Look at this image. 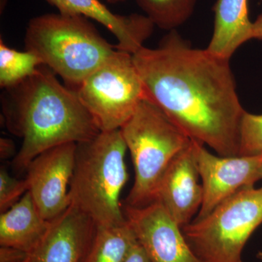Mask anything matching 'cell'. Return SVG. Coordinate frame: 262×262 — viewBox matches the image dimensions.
Segmentation results:
<instances>
[{
    "instance_id": "30bf717a",
    "label": "cell",
    "mask_w": 262,
    "mask_h": 262,
    "mask_svg": "<svg viewBox=\"0 0 262 262\" xmlns=\"http://www.w3.org/2000/svg\"><path fill=\"white\" fill-rule=\"evenodd\" d=\"M125 220L151 262H203L182 228L160 201L142 207L123 206Z\"/></svg>"
},
{
    "instance_id": "7c38bea8",
    "label": "cell",
    "mask_w": 262,
    "mask_h": 262,
    "mask_svg": "<svg viewBox=\"0 0 262 262\" xmlns=\"http://www.w3.org/2000/svg\"><path fill=\"white\" fill-rule=\"evenodd\" d=\"M96 224L75 206L51 221L47 233L29 254L30 262H83Z\"/></svg>"
},
{
    "instance_id": "ffe728a7",
    "label": "cell",
    "mask_w": 262,
    "mask_h": 262,
    "mask_svg": "<svg viewBox=\"0 0 262 262\" xmlns=\"http://www.w3.org/2000/svg\"><path fill=\"white\" fill-rule=\"evenodd\" d=\"M27 192L25 179H17L10 175L6 169L0 170V211L9 209Z\"/></svg>"
},
{
    "instance_id": "4316f807",
    "label": "cell",
    "mask_w": 262,
    "mask_h": 262,
    "mask_svg": "<svg viewBox=\"0 0 262 262\" xmlns=\"http://www.w3.org/2000/svg\"><path fill=\"white\" fill-rule=\"evenodd\" d=\"M257 258L258 259L261 260L262 261V251H259L257 254Z\"/></svg>"
},
{
    "instance_id": "5bb4252c",
    "label": "cell",
    "mask_w": 262,
    "mask_h": 262,
    "mask_svg": "<svg viewBox=\"0 0 262 262\" xmlns=\"http://www.w3.org/2000/svg\"><path fill=\"white\" fill-rule=\"evenodd\" d=\"M51 222L42 216L27 192L0 215V246L16 248L30 254L47 233Z\"/></svg>"
},
{
    "instance_id": "277c9868",
    "label": "cell",
    "mask_w": 262,
    "mask_h": 262,
    "mask_svg": "<svg viewBox=\"0 0 262 262\" xmlns=\"http://www.w3.org/2000/svg\"><path fill=\"white\" fill-rule=\"evenodd\" d=\"M25 48L72 91L117 51L89 18L61 13L33 18L26 31Z\"/></svg>"
},
{
    "instance_id": "44dd1931",
    "label": "cell",
    "mask_w": 262,
    "mask_h": 262,
    "mask_svg": "<svg viewBox=\"0 0 262 262\" xmlns=\"http://www.w3.org/2000/svg\"><path fill=\"white\" fill-rule=\"evenodd\" d=\"M29 256L20 250L6 246L0 247V262H22Z\"/></svg>"
},
{
    "instance_id": "7402d4cb",
    "label": "cell",
    "mask_w": 262,
    "mask_h": 262,
    "mask_svg": "<svg viewBox=\"0 0 262 262\" xmlns=\"http://www.w3.org/2000/svg\"><path fill=\"white\" fill-rule=\"evenodd\" d=\"M123 262H151L146 251L139 242H136L131 248Z\"/></svg>"
},
{
    "instance_id": "5b68a950",
    "label": "cell",
    "mask_w": 262,
    "mask_h": 262,
    "mask_svg": "<svg viewBox=\"0 0 262 262\" xmlns=\"http://www.w3.org/2000/svg\"><path fill=\"white\" fill-rule=\"evenodd\" d=\"M120 130L135 173L134 184L124 206H146L156 201L164 174L192 139L159 106L146 98Z\"/></svg>"
},
{
    "instance_id": "3957f363",
    "label": "cell",
    "mask_w": 262,
    "mask_h": 262,
    "mask_svg": "<svg viewBox=\"0 0 262 262\" xmlns=\"http://www.w3.org/2000/svg\"><path fill=\"white\" fill-rule=\"evenodd\" d=\"M127 151L120 129L101 131L91 140L77 144L70 206L87 215L96 225L126 222L120 195L128 179Z\"/></svg>"
},
{
    "instance_id": "e0dca14e",
    "label": "cell",
    "mask_w": 262,
    "mask_h": 262,
    "mask_svg": "<svg viewBox=\"0 0 262 262\" xmlns=\"http://www.w3.org/2000/svg\"><path fill=\"white\" fill-rule=\"evenodd\" d=\"M42 60L32 53L18 51L0 40V86L8 89L17 85L35 73Z\"/></svg>"
},
{
    "instance_id": "d4e9b609",
    "label": "cell",
    "mask_w": 262,
    "mask_h": 262,
    "mask_svg": "<svg viewBox=\"0 0 262 262\" xmlns=\"http://www.w3.org/2000/svg\"><path fill=\"white\" fill-rule=\"evenodd\" d=\"M7 2H8V0H0V11H1V13L4 11Z\"/></svg>"
},
{
    "instance_id": "52a82bcc",
    "label": "cell",
    "mask_w": 262,
    "mask_h": 262,
    "mask_svg": "<svg viewBox=\"0 0 262 262\" xmlns=\"http://www.w3.org/2000/svg\"><path fill=\"white\" fill-rule=\"evenodd\" d=\"M74 91L100 131L121 128L146 98L133 55L119 50Z\"/></svg>"
},
{
    "instance_id": "484cf974",
    "label": "cell",
    "mask_w": 262,
    "mask_h": 262,
    "mask_svg": "<svg viewBox=\"0 0 262 262\" xmlns=\"http://www.w3.org/2000/svg\"><path fill=\"white\" fill-rule=\"evenodd\" d=\"M107 1L111 3H119V2L124 1V0H107Z\"/></svg>"
},
{
    "instance_id": "d6986e66",
    "label": "cell",
    "mask_w": 262,
    "mask_h": 262,
    "mask_svg": "<svg viewBox=\"0 0 262 262\" xmlns=\"http://www.w3.org/2000/svg\"><path fill=\"white\" fill-rule=\"evenodd\" d=\"M238 155H262V115L245 112L239 126Z\"/></svg>"
},
{
    "instance_id": "9a60e30c",
    "label": "cell",
    "mask_w": 262,
    "mask_h": 262,
    "mask_svg": "<svg viewBox=\"0 0 262 262\" xmlns=\"http://www.w3.org/2000/svg\"><path fill=\"white\" fill-rule=\"evenodd\" d=\"M214 25L208 51L230 60L234 52L252 39L253 22L248 0H217L213 8Z\"/></svg>"
},
{
    "instance_id": "2e32d148",
    "label": "cell",
    "mask_w": 262,
    "mask_h": 262,
    "mask_svg": "<svg viewBox=\"0 0 262 262\" xmlns=\"http://www.w3.org/2000/svg\"><path fill=\"white\" fill-rule=\"evenodd\" d=\"M136 242L127 221L121 225H96L83 262H123Z\"/></svg>"
},
{
    "instance_id": "603a6c76",
    "label": "cell",
    "mask_w": 262,
    "mask_h": 262,
    "mask_svg": "<svg viewBox=\"0 0 262 262\" xmlns=\"http://www.w3.org/2000/svg\"><path fill=\"white\" fill-rule=\"evenodd\" d=\"M14 142L10 139L2 138L0 140V158L2 160H8L16 156Z\"/></svg>"
},
{
    "instance_id": "4fadbf2b",
    "label": "cell",
    "mask_w": 262,
    "mask_h": 262,
    "mask_svg": "<svg viewBox=\"0 0 262 262\" xmlns=\"http://www.w3.org/2000/svg\"><path fill=\"white\" fill-rule=\"evenodd\" d=\"M58 13L82 15L101 24L116 37L119 51L134 54L152 34L155 24L145 15L115 14L99 0H46Z\"/></svg>"
},
{
    "instance_id": "cb8c5ba5",
    "label": "cell",
    "mask_w": 262,
    "mask_h": 262,
    "mask_svg": "<svg viewBox=\"0 0 262 262\" xmlns=\"http://www.w3.org/2000/svg\"><path fill=\"white\" fill-rule=\"evenodd\" d=\"M252 39H261L262 40V14L253 22Z\"/></svg>"
},
{
    "instance_id": "83f0119b",
    "label": "cell",
    "mask_w": 262,
    "mask_h": 262,
    "mask_svg": "<svg viewBox=\"0 0 262 262\" xmlns=\"http://www.w3.org/2000/svg\"><path fill=\"white\" fill-rule=\"evenodd\" d=\"M22 262H30V256H29V257L27 258V259L24 260V261Z\"/></svg>"
},
{
    "instance_id": "6da1fadb",
    "label": "cell",
    "mask_w": 262,
    "mask_h": 262,
    "mask_svg": "<svg viewBox=\"0 0 262 262\" xmlns=\"http://www.w3.org/2000/svg\"><path fill=\"white\" fill-rule=\"evenodd\" d=\"M133 59L152 101L191 139L223 157L237 156L245 110L229 61L193 48L177 30L158 48L142 47Z\"/></svg>"
},
{
    "instance_id": "8fae6325",
    "label": "cell",
    "mask_w": 262,
    "mask_h": 262,
    "mask_svg": "<svg viewBox=\"0 0 262 262\" xmlns=\"http://www.w3.org/2000/svg\"><path fill=\"white\" fill-rule=\"evenodd\" d=\"M194 152V140L179 153L164 174L157 192L160 201L181 227L199 211L203 190Z\"/></svg>"
},
{
    "instance_id": "ac0fdd59",
    "label": "cell",
    "mask_w": 262,
    "mask_h": 262,
    "mask_svg": "<svg viewBox=\"0 0 262 262\" xmlns=\"http://www.w3.org/2000/svg\"><path fill=\"white\" fill-rule=\"evenodd\" d=\"M155 26L176 30L192 16L196 0H135Z\"/></svg>"
},
{
    "instance_id": "ba28073f",
    "label": "cell",
    "mask_w": 262,
    "mask_h": 262,
    "mask_svg": "<svg viewBox=\"0 0 262 262\" xmlns=\"http://www.w3.org/2000/svg\"><path fill=\"white\" fill-rule=\"evenodd\" d=\"M194 152L203 186V198L198 215L200 220L245 188L254 187L262 179V155L223 157L208 151L194 141Z\"/></svg>"
},
{
    "instance_id": "7a4b0ae2",
    "label": "cell",
    "mask_w": 262,
    "mask_h": 262,
    "mask_svg": "<svg viewBox=\"0 0 262 262\" xmlns=\"http://www.w3.org/2000/svg\"><path fill=\"white\" fill-rule=\"evenodd\" d=\"M2 106L8 130L23 140L13 161L18 172L46 150L91 140L101 132L75 91L61 84L46 65L5 89Z\"/></svg>"
},
{
    "instance_id": "8992f818",
    "label": "cell",
    "mask_w": 262,
    "mask_h": 262,
    "mask_svg": "<svg viewBox=\"0 0 262 262\" xmlns=\"http://www.w3.org/2000/svg\"><path fill=\"white\" fill-rule=\"evenodd\" d=\"M262 224V187H248L222 202L206 216L182 227L203 262H243L248 239Z\"/></svg>"
},
{
    "instance_id": "9c48e42d",
    "label": "cell",
    "mask_w": 262,
    "mask_h": 262,
    "mask_svg": "<svg viewBox=\"0 0 262 262\" xmlns=\"http://www.w3.org/2000/svg\"><path fill=\"white\" fill-rule=\"evenodd\" d=\"M77 144L68 143L43 151L26 168L27 192L46 220L53 221L70 206V183Z\"/></svg>"
}]
</instances>
